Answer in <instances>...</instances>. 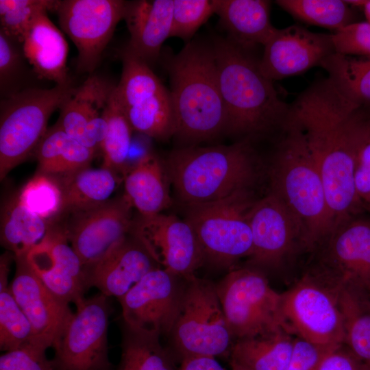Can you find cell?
Instances as JSON below:
<instances>
[{"label": "cell", "mask_w": 370, "mask_h": 370, "mask_svg": "<svg viewBox=\"0 0 370 370\" xmlns=\"http://www.w3.org/2000/svg\"><path fill=\"white\" fill-rule=\"evenodd\" d=\"M184 280L170 333L176 353L181 360L195 356H230L234 340L215 284L195 275Z\"/></svg>", "instance_id": "ba28073f"}, {"label": "cell", "mask_w": 370, "mask_h": 370, "mask_svg": "<svg viewBox=\"0 0 370 370\" xmlns=\"http://www.w3.org/2000/svg\"><path fill=\"white\" fill-rule=\"evenodd\" d=\"M121 58L122 72L115 93L133 130L158 140L174 136L175 119L170 90L148 64L126 47Z\"/></svg>", "instance_id": "30bf717a"}, {"label": "cell", "mask_w": 370, "mask_h": 370, "mask_svg": "<svg viewBox=\"0 0 370 370\" xmlns=\"http://www.w3.org/2000/svg\"><path fill=\"white\" fill-rule=\"evenodd\" d=\"M125 1L63 0L56 12L62 29L75 44L77 51V70L93 73L123 19Z\"/></svg>", "instance_id": "5bb4252c"}, {"label": "cell", "mask_w": 370, "mask_h": 370, "mask_svg": "<svg viewBox=\"0 0 370 370\" xmlns=\"http://www.w3.org/2000/svg\"><path fill=\"white\" fill-rule=\"evenodd\" d=\"M231 365V367H232V370H247L245 368H243L240 366H238V365H234V364H230Z\"/></svg>", "instance_id": "f907efd6"}, {"label": "cell", "mask_w": 370, "mask_h": 370, "mask_svg": "<svg viewBox=\"0 0 370 370\" xmlns=\"http://www.w3.org/2000/svg\"><path fill=\"white\" fill-rule=\"evenodd\" d=\"M0 223L1 245L14 258L25 256L45 239L55 224L25 208L17 193L2 205Z\"/></svg>", "instance_id": "83f0119b"}, {"label": "cell", "mask_w": 370, "mask_h": 370, "mask_svg": "<svg viewBox=\"0 0 370 370\" xmlns=\"http://www.w3.org/2000/svg\"><path fill=\"white\" fill-rule=\"evenodd\" d=\"M350 5L362 6L367 21L370 23V0L367 1H347Z\"/></svg>", "instance_id": "681fc988"}, {"label": "cell", "mask_w": 370, "mask_h": 370, "mask_svg": "<svg viewBox=\"0 0 370 370\" xmlns=\"http://www.w3.org/2000/svg\"><path fill=\"white\" fill-rule=\"evenodd\" d=\"M248 221L253 244L249 258L253 267H277L298 249H304L298 221L272 192L254 201Z\"/></svg>", "instance_id": "ac0fdd59"}, {"label": "cell", "mask_w": 370, "mask_h": 370, "mask_svg": "<svg viewBox=\"0 0 370 370\" xmlns=\"http://www.w3.org/2000/svg\"><path fill=\"white\" fill-rule=\"evenodd\" d=\"M69 244L62 225L57 223L26 258L56 297L66 304H76L90 287L82 261Z\"/></svg>", "instance_id": "d6986e66"}, {"label": "cell", "mask_w": 370, "mask_h": 370, "mask_svg": "<svg viewBox=\"0 0 370 370\" xmlns=\"http://www.w3.org/2000/svg\"><path fill=\"white\" fill-rule=\"evenodd\" d=\"M215 14L214 0H173L171 36L188 41Z\"/></svg>", "instance_id": "ab89813d"}, {"label": "cell", "mask_w": 370, "mask_h": 370, "mask_svg": "<svg viewBox=\"0 0 370 370\" xmlns=\"http://www.w3.org/2000/svg\"><path fill=\"white\" fill-rule=\"evenodd\" d=\"M258 163L249 140L230 145L188 146L174 150L166 171L180 200L190 206L249 190Z\"/></svg>", "instance_id": "5b68a950"}, {"label": "cell", "mask_w": 370, "mask_h": 370, "mask_svg": "<svg viewBox=\"0 0 370 370\" xmlns=\"http://www.w3.org/2000/svg\"><path fill=\"white\" fill-rule=\"evenodd\" d=\"M263 47L259 69L273 82L321 66L336 53L331 34L314 33L296 25L276 29Z\"/></svg>", "instance_id": "ffe728a7"}, {"label": "cell", "mask_w": 370, "mask_h": 370, "mask_svg": "<svg viewBox=\"0 0 370 370\" xmlns=\"http://www.w3.org/2000/svg\"><path fill=\"white\" fill-rule=\"evenodd\" d=\"M270 180V191L284 204L301 227L304 249L315 251L334 225L306 136L289 113L280 130Z\"/></svg>", "instance_id": "7a4b0ae2"}, {"label": "cell", "mask_w": 370, "mask_h": 370, "mask_svg": "<svg viewBox=\"0 0 370 370\" xmlns=\"http://www.w3.org/2000/svg\"><path fill=\"white\" fill-rule=\"evenodd\" d=\"M115 86L90 75L62 105L56 123L96 153L101 151L108 127L106 112Z\"/></svg>", "instance_id": "7402d4cb"}, {"label": "cell", "mask_w": 370, "mask_h": 370, "mask_svg": "<svg viewBox=\"0 0 370 370\" xmlns=\"http://www.w3.org/2000/svg\"><path fill=\"white\" fill-rule=\"evenodd\" d=\"M212 47L226 112L225 132L249 140L270 130H281L291 105L261 73L258 60L229 38H217Z\"/></svg>", "instance_id": "3957f363"}, {"label": "cell", "mask_w": 370, "mask_h": 370, "mask_svg": "<svg viewBox=\"0 0 370 370\" xmlns=\"http://www.w3.org/2000/svg\"><path fill=\"white\" fill-rule=\"evenodd\" d=\"M75 306L76 312L53 344L54 369L113 370L108 346V297L99 293Z\"/></svg>", "instance_id": "7c38bea8"}, {"label": "cell", "mask_w": 370, "mask_h": 370, "mask_svg": "<svg viewBox=\"0 0 370 370\" xmlns=\"http://www.w3.org/2000/svg\"><path fill=\"white\" fill-rule=\"evenodd\" d=\"M367 111L329 78L310 86L290 106L320 172L334 227L360 205L354 185L357 146Z\"/></svg>", "instance_id": "6da1fadb"}, {"label": "cell", "mask_w": 370, "mask_h": 370, "mask_svg": "<svg viewBox=\"0 0 370 370\" xmlns=\"http://www.w3.org/2000/svg\"><path fill=\"white\" fill-rule=\"evenodd\" d=\"M131 235L161 269L188 278L204 262L190 225L175 215H140L134 220Z\"/></svg>", "instance_id": "2e32d148"}, {"label": "cell", "mask_w": 370, "mask_h": 370, "mask_svg": "<svg viewBox=\"0 0 370 370\" xmlns=\"http://www.w3.org/2000/svg\"><path fill=\"white\" fill-rule=\"evenodd\" d=\"M344 323V343L357 358L370 365V295L338 287Z\"/></svg>", "instance_id": "d6a6232c"}, {"label": "cell", "mask_w": 370, "mask_h": 370, "mask_svg": "<svg viewBox=\"0 0 370 370\" xmlns=\"http://www.w3.org/2000/svg\"><path fill=\"white\" fill-rule=\"evenodd\" d=\"M321 67L355 104L370 109V58H356L334 53L324 60Z\"/></svg>", "instance_id": "836d02e7"}, {"label": "cell", "mask_w": 370, "mask_h": 370, "mask_svg": "<svg viewBox=\"0 0 370 370\" xmlns=\"http://www.w3.org/2000/svg\"><path fill=\"white\" fill-rule=\"evenodd\" d=\"M22 44L0 30V90L3 98L18 92L16 84L25 72Z\"/></svg>", "instance_id": "60d3db41"}, {"label": "cell", "mask_w": 370, "mask_h": 370, "mask_svg": "<svg viewBox=\"0 0 370 370\" xmlns=\"http://www.w3.org/2000/svg\"><path fill=\"white\" fill-rule=\"evenodd\" d=\"M215 14L228 37L249 51L262 47L274 33L270 21L271 1L266 0H214Z\"/></svg>", "instance_id": "484cf974"}, {"label": "cell", "mask_w": 370, "mask_h": 370, "mask_svg": "<svg viewBox=\"0 0 370 370\" xmlns=\"http://www.w3.org/2000/svg\"><path fill=\"white\" fill-rule=\"evenodd\" d=\"M60 1L0 0V30L22 43L23 37L36 16L56 12Z\"/></svg>", "instance_id": "f35d334b"}, {"label": "cell", "mask_w": 370, "mask_h": 370, "mask_svg": "<svg viewBox=\"0 0 370 370\" xmlns=\"http://www.w3.org/2000/svg\"><path fill=\"white\" fill-rule=\"evenodd\" d=\"M14 260V255L6 251L0 256V290L8 288V276L12 262Z\"/></svg>", "instance_id": "c3c4849f"}, {"label": "cell", "mask_w": 370, "mask_h": 370, "mask_svg": "<svg viewBox=\"0 0 370 370\" xmlns=\"http://www.w3.org/2000/svg\"><path fill=\"white\" fill-rule=\"evenodd\" d=\"M106 116L108 127L101 150V167L109 169L122 181L128 169L127 159L134 130L116 98L115 87Z\"/></svg>", "instance_id": "e575fe53"}, {"label": "cell", "mask_w": 370, "mask_h": 370, "mask_svg": "<svg viewBox=\"0 0 370 370\" xmlns=\"http://www.w3.org/2000/svg\"><path fill=\"white\" fill-rule=\"evenodd\" d=\"M336 347L321 346L297 336L286 370H319L325 356Z\"/></svg>", "instance_id": "f6af8a7d"}, {"label": "cell", "mask_w": 370, "mask_h": 370, "mask_svg": "<svg viewBox=\"0 0 370 370\" xmlns=\"http://www.w3.org/2000/svg\"><path fill=\"white\" fill-rule=\"evenodd\" d=\"M167 64L175 135L198 143L225 132L226 112L212 45L189 41Z\"/></svg>", "instance_id": "277c9868"}, {"label": "cell", "mask_w": 370, "mask_h": 370, "mask_svg": "<svg viewBox=\"0 0 370 370\" xmlns=\"http://www.w3.org/2000/svg\"><path fill=\"white\" fill-rule=\"evenodd\" d=\"M354 185L360 206L370 208V111L365 118L357 146Z\"/></svg>", "instance_id": "b9f144b4"}, {"label": "cell", "mask_w": 370, "mask_h": 370, "mask_svg": "<svg viewBox=\"0 0 370 370\" xmlns=\"http://www.w3.org/2000/svg\"><path fill=\"white\" fill-rule=\"evenodd\" d=\"M331 36L336 53L370 58V23L354 22Z\"/></svg>", "instance_id": "7bdbcfd3"}, {"label": "cell", "mask_w": 370, "mask_h": 370, "mask_svg": "<svg viewBox=\"0 0 370 370\" xmlns=\"http://www.w3.org/2000/svg\"><path fill=\"white\" fill-rule=\"evenodd\" d=\"M166 173L160 158L152 152L143 154L126 171L123 195L140 215L162 213L171 205Z\"/></svg>", "instance_id": "4316f807"}, {"label": "cell", "mask_w": 370, "mask_h": 370, "mask_svg": "<svg viewBox=\"0 0 370 370\" xmlns=\"http://www.w3.org/2000/svg\"><path fill=\"white\" fill-rule=\"evenodd\" d=\"M292 334L281 330L234 342L230 364L247 370H286L293 347Z\"/></svg>", "instance_id": "f546056e"}, {"label": "cell", "mask_w": 370, "mask_h": 370, "mask_svg": "<svg viewBox=\"0 0 370 370\" xmlns=\"http://www.w3.org/2000/svg\"><path fill=\"white\" fill-rule=\"evenodd\" d=\"M319 370H370V367L341 345L328 354Z\"/></svg>", "instance_id": "bcb514c9"}, {"label": "cell", "mask_w": 370, "mask_h": 370, "mask_svg": "<svg viewBox=\"0 0 370 370\" xmlns=\"http://www.w3.org/2000/svg\"><path fill=\"white\" fill-rule=\"evenodd\" d=\"M160 338L156 333L133 329L123 323L121 359L115 370H177Z\"/></svg>", "instance_id": "1f68e13d"}, {"label": "cell", "mask_w": 370, "mask_h": 370, "mask_svg": "<svg viewBox=\"0 0 370 370\" xmlns=\"http://www.w3.org/2000/svg\"><path fill=\"white\" fill-rule=\"evenodd\" d=\"M48 347L32 344L6 352L0 356V370H55L46 356Z\"/></svg>", "instance_id": "ee69618b"}, {"label": "cell", "mask_w": 370, "mask_h": 370, "mask_svg": "<svg viewBox=\"0 0 370 370\" xmlns=\"http://www.w3.org/2000/svg\"><path fill=\"white\" fill-rule=\"evenodd\" d=\"M315 251L312 271L332 285L370 295V221L353 217L341 222Z\"/></svg>", "instance_id": "4fadbf2b"}, {"label": "cell", "mask_w": 370, "mask_h": 370, "mask_svg": "<svg viewBox=\"0 0 370 370\" xmlns=\"http://www.w3.org/2000/svg\"><path fill=\"white\" fill-rule=\"evenodd\" d=\"M173 9V0L125 1L123 19L130 35L125 47L149 66L171 36Z\"/></svg>", "instance_id": "cb8c5ba5"}, {"label": "cell", "mask_w": 370, "mask_h": 370, "mask_svg": "<svg viewBox=\"0 0 370 370\" xmlns=\"http://www.w3.org/2000/svg\"><path fill=\"white\" fill-rule=\"evenodd\" d=\"M177 370H225L213 357L195 356L184 358Z\"/></svg>", "instance_id": "7dc6e473"}, {"label": "cell", "mask_w": 370, "mask_h": 370, "mask_svg": "<svg viewBox=\"0 0 370 370\" xmlns=\"http://www.w3.org/2000/svg\"><path fill=\"white\" fill-rule=\"evenodd\" d=\"M249 190L206 204L187 206L184 219L192 227L204 262L232 269L251 256L253 244L248 212L254 202Z\"/></svg>", "instance_id": "9c48e42d"}, {"label": "cell", "mask_w": 370, "mask_h": 370, "mask_svg": "<svg viewBox=\"0 0 370 370\" xmlns=\"http://www.w3.org/2000/svg\"><path fill=\"white\" fill-rule=\"evenodd\" d=\"M71 83L25 88L3 98L0 108V179L34 153L49 119L74 92Z\"/></svg>", "instance_id": "8992f818"}, {"label": "cell", "mask_w": 370, "mask_h": 370, "mask_svg": "<svg viewBox=\"0 0 370 370\" xmlns=\"http://www.w3.org/2000/svg\"><path fill=\"white\" fill-rule=\"evenodd\" d=\"M54 176L63 193L62 217L107 201L121 182L113 172L103 167L92 169L88 166Z\"/></svg>", "instance_id": "f1b7e54d"}, {"label": "cell", "mask_w": 370, "mask_h": 370, "mask_svg": "<svg viewBox=\"0 0 370 370\" xmlns=\"http://www.w3.org/2000/svg\"><path fill=\"white\" fill-rule=\"evenodd\" d=\"M21 44L24 56L38 78L58 85L71 83L66 67L67 42L47 12L35 18Z\"/></svg>", "instance_id": "d4e9b609"}, {"label": "cell", "mask_w": 370, "mask_h": 370, "mask_svg": "<svg viewBox=\"0 0 370 370\" xmlns=\"http://www.w3.org/2000/svg\"><path fill=\"white\" fill-rule=\"evenodd\" d=\"M16 270L10 289L28 318L36 341L48 348L60 336L73 312L47 288L25 256L14 258Z\"/></svg>", "instance_id": "44dd1931"}, {"label": "cell", "mask_w": 370, "mask_h": 370, "mask_svg": "<svg viewBox=\"0 0 370 370\" xmlns=\"http://www.w3.org/2000/svg\"><path fill=\"white\" fill-rule=\"evenodd\" d=\"M32 344L42 345L36 341L31 323L10 287L0 290V349L6 352Z\"/></svg>", "instance_id": "74e56055"}, {"label": "cell", "mask_w": 370, "mask_h": 370, "mask_svg": "<svg viewBox=\"0 0 370 370\" xmlns=\"http://www.w3.org/2000/svg\"><path fill=\"white\" fill-rule=\"evenodd\" d=\"M17 194L25 208L51 223L59 222L62 217L63 193L54 175L38 171Z\"/></svg>", "instance_id": "d590c367"}, {"label": "cell", "mask_w": 370, "mask_h": 370, "mask_svg": "<svg viewBox=\"0 0 370 370\" xmlns=\"http://www.w3.org/2000/svg\"><path fill=\"white\" fill-rule=\"evenodd\" d=\"M276 3L295 18L335 32L354 23L349 3L341 0H279Z\"/></svg>", "instance_id": "8d00e7d4"}, {"label": "cell", "mask_w": 370, "mask_h": 370, "mask_svg": "<svg viewBox=\"0 0 370 370\" xmlns=\"http://www.w3.org/2000/svg\"><path fill=\"white\" fill-rule=\"evenodd\" d=\"M234 341L281 330L293 334L282 309V295L257 268L232 269L215 284Z\"/></svg>", "instance_id": "52a82bcc"}, {"label": "cell", "mask_w": 370, "mask_h": 370, "mask_svg": "<svg viewBox=\"0 0 370 370\" xmlns=\"http://www.w3.org/2000/svg\"><path fill=\"white\" fill-rule=\"evenodd\" d=\"M282 295L284 315L293 334L321 346L343 345L344 323L336 286L310 270Z\"/></svg>", "instance_id": "8fae6325"}, {"label": "cell", "mask_w": 370, "mask_h": 370, "mask_svg": "<svg viewBox=\"0 0 370 370\" xmlns=\"http://www.w3.org/2000/svg\"><path fill=\"white\" fill-rule=\"evenodd\" d=\"M369 367H370V365H369Z\"/></svg>", "instance_id": "816d5d0a"}, {"label": "cell", "mask_w": 370, "mask_h": 370, "mask_svg": "<svg viewBox=\"0 0 370 370\" xmlns=\"http://www.w3.org/2000/svg\"><path fill=\"white\" fill-rule=\"evenodd\" d=\"M158 267L132 236L126 237L85 271L90 288L96 287L106 296L119 299Z\"/></svg>", "instance_id": "603a6c76"}, {"label": "cell", "mask_w": 370, "mask_h": 370, "mask_svg": "<svg viewBox=\"0 0 370 370\" xmlns=\"http://www.w3.org/2000/svg\"><path fill=\"white\" fill-rule=\"evenodd\" d=\"M96 153L66 134L56 123L47 130L34 152L38 172L51 175H63L90 166Z\"/></svg>", "instance_id": "4dcf8cb0"}, {"label": "cell", "mask_w": 370, "mask_h": 370, "mask_svg": "<svg viewBox=\"0 0 370 370\" xmlns=\"http://www.w3.org/2000/svg\"><path fill=\"white\" fill-rule=\"evenodd\" d=\"M133 207L123 195L96 206L66 214L62 224L85 270L106 256L130 234Z\"/></svg>", "instance_id": "9a60e30c"}, {"label": "cell", "mask_w": 370, "mask_h": 370, "mask_svg": "<svg viewBox=\"0 0 370 370\" xmlns=\"http://www.w3.org/2000/svg\"><path fill=\"white\" fill-rule=\"evenodd\" d=\"M158 267L148 272L127 293L117 299L123 323L140 330L170 334L181 300L183 283Z\"/></svg>", "instance_id": "e0dca14e"}]
</instances>
